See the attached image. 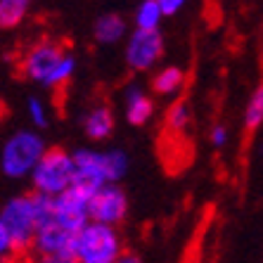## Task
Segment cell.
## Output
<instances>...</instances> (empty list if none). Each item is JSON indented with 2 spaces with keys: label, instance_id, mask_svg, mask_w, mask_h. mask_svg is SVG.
Instances as JSON below:
<instances>
[{
  "label": "cell",
  "instance_id": "cell-1",
  "mask_svg": "<svg viewBox=\"0 0 263 263\" xmlns=\"http://www.w3.org/2000/svg\"><path fill=\"white\" fill-rule=\"evenodd\" d=\"M38 233L36 192L10 197L0 211V254L7 258H26L33 251Z\"/></svg>",
  "mask_w": 263,
  "mask_h": 263
},
{
  "label": "cell",
  "instance_id": "cell-2",
  "mask_svg": "<svg viewBox=\"0 0 263 263\" xmlns=\"http://www.w3.org/2000/svg\"><path fill=\"white\" fill-rule=\"evenodd\" d=\"M19 71L26 81L48 90L67 86L76 73V57L57 41L43 38L19 57Z\"/></svg>",
  "mask_w": 263,
  "mask_h": 263
},
{
  "label": "cell",
  "instance_id": "cell-3",
  "mask_svg": "<svg viewBox=\"0 0 263 263\" xmlns=\"http://www.w3.org/2000/svg\"><path fill=\"white\" fill-rule=\"evenodd\" d=\"M45 140L38 128H19L10 133L0 149V171L10 180H24L31 178L41 157L45 154Z\"/></svg>",
  "mask_w": 263,
  "mask_h": 263
},
{
  "label": "cell",
  "instance_id": "cell-4",
  "mask_svg": "<svg viewBox=\"0 0 263 263\" xmlns=\"http://www.w3.org/2000/svg\"><path fill=\"white\" fill-rule=\"evenodd\" d=\"M126 254L119 226L88 220L76 235L73 245V258L81 263H117Z\"/></svg>",
  "mask_w": 263,
  "mask_h": 263
},
{
  "label": "cell",
  "instance_id": "cell-5",
  "mask_svg": "<svg viewBox=\"0 0 263 263\" xmlns=\"http://www.w3.org/2000/svg\"><path fill=\"white\" fill-rule=\"evenodd\" d=\"M73 178H76L73 152L62 149V147H48L29 180H31V190L33 192L57 197L71 187Z\"/></svg>",
  "mask_w": 263,
  "mask_h": 263
},
{
  "label": "cell",
  "instance_id": "cell-6",
  "mask_svg": "<svg viewBox=\"0 0 263 263\" xmlns=\"http://www.w3.org/2000/svg\"><path fill=\"white\" fill-rule=\"evenodd\" d=\"M126 64L142 73L152 71L164 57V36L159 29H135L126 41Z\"/></svg>",
  "mask_w": 263,
  "mask_h": 263
},
{
  "label": "cell",
  "instance_id": "cell-7",
  "mask_svg": "<svg viewBox=\"0 0 263 263\" xmlns=\"http://www.w3.org/2000/svg\"><path fill=\"white\" fill-rule=\"evenodd\" d=\"M73 159H76V178H73V185H76V187L95 195L102 185L109 183L107 149L81 147V149L73 152Z\"/></svg>",
  "mask_w": 263,
  "mask_h": 263
},
{
  "label": "cell",
  "instance_id": "cell-8",
  "mask_svg": "<svg viewBox=\"0 0 263 263\" xmlns=\"http://www.w3.org/2000/svg\"><path fill=\"white\" fill-rule=\"evenodd\" d=\"M128 216V195L119 183L102 185L90 199V218L109 226H121Z\"/></svg>",
  "mask_w": 263,
  "mask_h": 263
},
{
  "label": "cell",
  "instance_id": "cell-9",
  "mask_svg": "<svg viewBox=\"0 0 263 263\" xmlns=\"http://www.w3.org/2000/svg\"><path fill=\"white\" fill-rule=\"evenodd\" d=\"M79 230H71L69 226L55 220V216L38 226L36 239H33V251L36 254H52V256L73 258V245H76Z\"/></svg>",
  "mask_w": 263,
  "mask_h": 263
},
{
  "label": "cell",
  "instance_id": "cell-10",
  "mask_svg": "<svg viewBox=\"0 0 263 263\" xmlns=\"http://www.w3.org/2000/svg\"><path fill=\"white\" fill-rule=\"evenodd\" d=\"M90 192L71 185L69 190L55 197V220L69 226L71 230H81L90 220Z\"/></svg>",
  "mask_w": 263,
  "mask_h": 263
},
{
  "label": "cell",
  "instance_id": "cell-11",
  "mask_svg": "<svg viewBox=\"0 0 263 263\" xmlns=\"http://www.w3.org/2000/svg\"><path fill=\"white\" fill-rule=\"evenodd\" d=\"M123 114L130 126H147L154 117V98L142 86L133 83L123 92Z\"/></svg>",
  "mask_w": 263,
  "mask_h": 263
},
{
  "label": "cell",
  "instance_id": "cell-12",
  "mask_svg": "<svg viewBox=\"0 0 263 263\" xmlns=\"http://www.w3.org/2000/svg\"><path fill=\"white\" fill-rule=\"evenodd\" d=\"M114 111L107 104H95L83 114V133L95 142L107 140L111 133H114Z\"/></svg>",
  "mask_w": 263,
  "mask_h": 263
},
{
  "label": "cell",
  "instance_id": "cell-13",
  "mask_svg": "<svg viewBox=\"0 0 263 263\" xmlns=\"http://www.w3.org/2000/svg\"><path fill=\"white\" fill-rule=\"evenodd\" d=\"M126 31H128L126 19H123L121 14L109 12V14L98 17V22L92 26V36H95V41L102 45H114V43H119V41L126 38Z\"/></svg>",
  "mask_w": 263,
  "mask_h": 263
},
{
  "label": "cell",
  "instance_id": "cell-14",
  "mask_svg": "<svg viewBox=\"0 0 263 263\" xmlns=\"http://www.w3.org/2000/svg\"><path fill=\"white\" fill-rule=\"evenodd\" d=\"M185 86V71L180 67H173V64H166V67L157 69L152 76V90L161 98H173L183 90Z\"/></svg>",
  "mask_w": 263,
  "mask_h": 263
},
{
  "label": "cell",
  "instance_id": "cell-15",
  "mask_svg": "<svg viewBox=\"0 0 263 263\" xmlns=\"http://www.w3.org/2000/svg\"><path fill=\"white\" fill-rule=\"evenodd\" d=\"M190 121H192V109L187 104V100H176L168 107V111H166L164 130H168L173 135H183L185 130L190 128Z\"/></svg>",
  "mask_w": 263,
  "mask_h": 263
},
{
  "label": "cell",
  "instance_id": "cell-16",
  "mask_svg": "<svg viewBox=\"0 0 263 263\" xmlns=\"http://www.w3.org/2000/svg\"><path fill=\"white\" fill-rule=\"evenodd\" d=\"M31 0H0V26L3 29H14L24 22L29 14Z\"/></svg>",
  "mask_w": 263,
  "mask_h": 263
},
{
  "label": "cell",
  "instance_id": "cell-17",
  "mask_svg": "<svg viewBox=\"0 0 263 263\" xmlns=\"http://www.w3.org/2000/svg\"><path fill=\"white\" fill-rule=\"evenodd\" d=\"M164 17L166 14L161 10L159 0H142L135 7V29H159Z\"/></svg>",
  "mask_w": 263,
  "mask_h": 263
},
{
  "label": "cell",
  "instance_id": "cell-18",
  "mask_svg": "<svg viewBox=\"0 0 263 263\" xmlns=\"http://www.w3.org/2000/svg\"><path fill=\"white\" fill-rule=\"evenodd\" d=\"M263 126V83L251 92L249 102L245 107V128L249 130H256Z\"/></svg>",
  "mask_w": 263,
  "mask_h": 263
},
{
  "label": "cell",
  "instance_id": "cell-19",
  "mask_svg": "<svg viewBox=\"0 0 263 263\" xmlns=\"http://www.w3.org/2000/svg\"><path fill=\"white\" fill-rule=\"evenodd\" d=\"M26 117H29L33 128H38V130L48 128L50 126V109H48V104H45V100L36 98V95L26 98Z\"/></svg>",
  "mask_w": 263,
  "mask_h": 263
},
{
  "label": "cell",
  "instance_id": "cell-20",
  "mask_svg": "<svg viewBox=\"0 0 263 263\" xmlns=\"http://www.w3.org/2000/svg\"><path fill=\"white\" fill-rule=\"evenodd\" d=\"M228 140H230V130H228L223 123H214L211 130H209V142H211V147H214V149H223V147L228 145Z\"/></svg>",
  "mask_w": 263,
  "mask_h": 263
},
{
  "label": "cell",
  "instance_id": "cell-21",
  "mask_svg": "<svg viewBox=\"0 0 263 263\" xmlns=\"http://www.w3.org/2000/svg\"><path fill=\"white\" fill-rule=\"evenodd\" d=\"M159 5H161L166 17H173V14H178L185 5H187V0H159Z\"/></svg>",
  "mask_w": 263,
  "mask_h": 263
},
{
  "label": "cell",
  "instance_id": "cell-22",
  "mask_svg": "<svg viewBox=\"0 0 263 263\" xmlns=\"http://www.w3.org/2000/svg\"><path fill=\"white\" fill-rule=\"evenodd\" d=\"M117 263H142V261H140V256H135V254H130V251H126Z\"/></svg>",
  "mask_w": 263,
  "mask_h": 263
},
{
  "label": "cell",
  "instance_id": "cell-23",
  "mask_svg": "<svg viewBox=\"0 0 263 263\" xmlns=\"http://www.w3.org/2000/svg\"><path fill=\"white\" fill-rule=\"evenodd\" d=\"M3 263H26L24 258H7V261H3Z\"/></svg>",
  "mask_w": 263,
  "mask_h": 263
}]
</instances>
